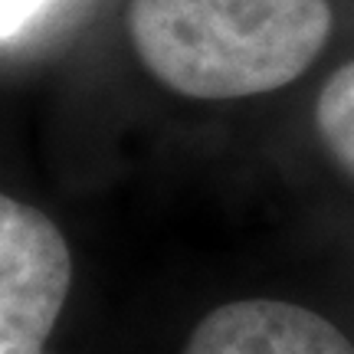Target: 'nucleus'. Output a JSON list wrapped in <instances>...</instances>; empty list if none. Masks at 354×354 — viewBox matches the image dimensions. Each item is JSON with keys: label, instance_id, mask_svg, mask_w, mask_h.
Instances as JSON below:
<instances>
[{"label": "nucleus", "instance_id": "3", "mask_svg": "<svg viewBox=\"0 0 354 354\" xmlns=\"http://www.w3.org/2000/svg\"><path fill=\"white\" fill-rule=\"evenodd\" d=\"M180 354H354V344L305 305L240 299L207 312Z\"/></svg>", "mask_w": 354, "mask_h": 354}, {"label": "nucleus", "instance_id": "1", "mask_svg": "<svg viewBox=\"0 0 354 354\" xmlns=\"http://www.w3.org/2000/svg\"><path fill=\"white\" fill-rule=\"evenodd\" d=\"M125 20L141 66L197 102L292 86L335 33L331 0H128Z\"/></svg>", "mask_w": 354, "mask_h": 354}, {"label": "nucleus", "instance_id": "5", "mask_svg": "<svg viewBox=\"0 0 354 354\" xmlns=\"http://www.w3.org/2000/svg\"><path fill=\"white\" fill-rule=\"evenodd\" d=\"M50 0H0V39L17 37L26 24H33Z\"/></svg>", "mask_w": 354, "mask_h": 354}, {"label": "nucleus", "instance_id": "4", "mask_svg": "<svg viewBox=\"0 0 354 354\" xmlns=\"http://www.w3.org/2000/svg\"><path fill=\"white\" fill-rule=\"evenodd\" d=\"M312 122L328 158L354 177V59L338 66L318 88Z\"/></svg>", "mask_w": 354, "mask_h": 354}, {"label": "nucleus", "instance_id": "2", "mask_svg": "<svg viewBox=\"0 0 354 354\" xmlns=\"http://www.w3.org/2000/svg\"><path fill=\"white\" fill-rule=\"evenodd\" d=\"M73 286V253L50 216L0 194V354H46Z\"/></svg>", "mask_w": 354, "mask_h": 354}]
</instances>
